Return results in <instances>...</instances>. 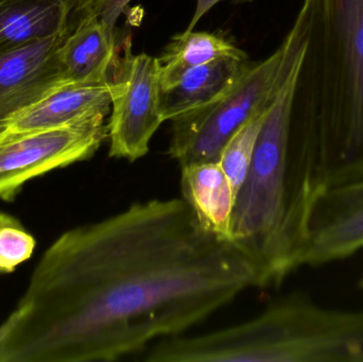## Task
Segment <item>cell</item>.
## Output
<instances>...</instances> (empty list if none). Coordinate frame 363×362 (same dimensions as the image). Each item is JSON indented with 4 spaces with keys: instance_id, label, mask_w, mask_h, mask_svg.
I'll use <instances>...</instances> for the list:
<instances>
[{
    "instance_id": "cell-4",
    "label": "cell",
    "mask_w": 363,
    "mask_h": 362,
    "mask_svg": "<svg viewBox=\"0 0 363 362\" xmlns=\"http://www.w3.org/2000/svg\"><path fill=\"white\" fill-rule=\"evenodd\" d=\"M286 47L251 67L221 97L172 119L169 153L181 167L219 161L230 138L270 104L285 65Z\"/></svg>"
},
{
    "instance_id": "cell-12",
    "label": "cell",
    "mask_w": 363,
    "mask_h": 362,
    "mask_svg": "<svg viewBox=\"0 0 363 362\" xmlns=\"http://www.w3.org/2000/svg\"><path fill=\"white\" fill-rule=\"evenodd\" d=\"M121 52L115 29L87 15L57 51L66 83L108 82Z\"/></svg>"
},
{
    "instance_id": "cell-16",
    "label": "cell",
    "mask_w": 363,
    "mask_h": 362,
    "mask_svg": "<svg viewBox=\"0 0 363 362\" xmlns=\"http://www.w3.org/2000/svg\"><path fill=\"white\" fill-rule=\"evenodd\" d=\"M269 106L252 117L226 144L218 163L225 172L235 193L242 186L255 150L258 134L262 129Z\"/></svg>"
},
{
    "instance_id": "cell-7",
    "label": "cell",
    "mask_w": 363,
    "mask_h": 362,
    "mask_svg": "<svg viewBox=\"0 0 363 362\" xmlns=\"http://www.w3.org/2000/svg\"><path fill=\"white\" fill-rule=\"evenodd\" d=\"M106 118L97 116L55 129L0 135V199L11 201L31 179L91 159L108 138Z\"/></svg>"
},
{
    "instance_id": "cell-17",
    "label": "cell",
    "mask_w": 363,
    "mask_h": 362,
    "mask_svg": "<svg viewBox=\"0 0 363 362\" xmlns=\"http://www.w3.org/2000/svg\"><path fill=\"white\" fill-rule=\"evenodd\" d=\"M35 239L19 225L0 229V273L14 271L19 264L28 261L35 249Z\"/></svg>"
},
{
    "instance_id": "cell-21",
    "label": "cell",
    "mask_w": 363,
    "mask_h": 362,
    "mask_svg": "<svg viewBox=\"0 0 363 362\" xmlns=\"http://www.w3.org/2000/svg\"><path fill=\"white\" fill-rule=\"evenodd\" d=\"M362 287L363 288V278H362Z\"/></svg>"
},
{
    "instance_id": "cell-3",
    "label": "cell",
    "mask_w": 363,
    "mask_h": 362,
    "mask_svg": "<svg viewBox=\"0 0 363 362\" xmlns=\"http://www.w3.org/2000/svg\"><path fill=\"white\" fill-rule=\"evenodd\" d=\"M292 120L318 142L326 186L363 179V0H306Z\"/></svg>"
},
{
    "instance_id": "cell-2",
    "label": "cell",
    "mask_w": 363,
    "mask_h": 362,
    "mask_svg": "<svg viewBox=\"0 0 363 362\" xmlns=\"http://www.w3.org/2000/svg\"><path fill=\"white\" fill-rule=\"evenodd\" d=\"M304 49L287 47L281 80L235 203L232 242L255 268L258 288L279 286L302 267L311 210L328 187L317 142L291 121Z\"/></svg>"
},
{
    "instance_id": "cell-1",
    "label": "cell",
    "mask_w": 363,
    "mask_h": 362,
    "mask_svg": "<svg viewBox=\"0 0 363 362\" xmlns=\"http://www.w3.org/2000/svg\"><path fill=\"white\" fill-rule=\"evenodd\" d=\"M256 285L247 257L183 198L136 202L51 244L0 325V362L117 361Z\"/></svg>"
},
{
    "instance_id": "cell-6",
    "label": "cell",
    "mask_w": 363,
    "mask_h": 362,
    "mask_svg": "<svg viewBox=\"0 0 363 362\" xmlns=\"http://www.w3.org/2000/svg\"><path fill=\"white\" fill-rule=\"evenodd\" d=\"M123 57L111 74L112 112L108 123V155L135 162L150 149V142L164 123L160 106L157 57L133 55L129 38L123 43Z\"/></svg>"
},
{
    "instance_id": "cell-18",
    "label": "cell",
    "mask_w": 363,
    "mask_h": 362,
    "mask_svg": "<svg viewBox=\"0 0 363 362\" xmlns=\"http://www.w3.org/2000/svg\"><path fill=\"white\" fill-rule=\"evenodd\" d=\"M132 0H82L85 16L91 15L115 29L117 21Z\"/></svg>"
},
{
    "instance_id": "cell-19",
    "label": "cell",
    "mask_w": 363,
    "mask_h": 362,
    "mask_svg": "<svg viewBox=\"0 0 363 362\" xmlns=\"http://www.w3.org/2000/svg\"><path fill=\"white\" fill-rule=\"evenodd\" d=\"M220 1H221V0H196V10H194V16H192L191 21H190L189 25H188L187 29H186L185 31H192L194 28L196 27V23L201 21V18H202L207 12H209L213 6L219 4ZM235 1L252 2L253 0H235Z\"/></svg>"
},
{
    "instance_id": "cell-5",
    "label": "cell",
    "mask_w": 363,
    "mask_h": 362,
    "mask_svg": "<svg viewBox=\"0 0 363 362\" xmlns=\"http://www.w3.org/2000/svg\"><path fill=\"white\" fill-rule=\"evenodd\" d=\"M279 324V362H363V310L323 307L294 293L270 304Z\"/></svg>"
},
{
    "instance_id": "cell-14",
    "label": "cell",
    "mask_w": 363,
    "mask_h": 362,
    "mask_svg": "<svg viewBox=\"0 0 363 362\" xmlns=\"http://www.w3.org/2000/svg\"><path fill=\"white\" fill-rule=\"evenodd\" d=\"M181 189L202 227L222 239L232 242L236 193L218 162L182 167Z\"/></svg>"
},
{
    "instance_id": "cell-11",
    "label": "cell",
    "mask_w": 363,
    "mask_h": 362,
    "mask_svg": "<svg viewBox=\"0 0 363 362\" xmlns=\"http://www.w3.org/2000/svg\"><path fill=\"white\" fill-rule=\"evenodd\" d=\"M82 0H0V55L25 43L72 33Z\"/></svg>"
},
{
    "instance_id": "cell-8",
    "label": "cell",
    "mask_w": 363,
    "mask_h": 362,
    "mask_svg": "<svg viewBox=\"0 0 363 362\" xmlns=\"http://www.w3.org/2000/svg\"><path fill=\"white\" fill-rule=\"evenodd\" d=\"M362 248L363 179L326 187L311 210L301 265H328Z\"/></svg>"
},
{
    "instance_id": "cell-15",
    "label": "cell",
    "mask_w": 363,
    "mask_h": 362,
    "mask_svg": "<svg viewBox=\"0 0 363 362\" xmlns=\"http://www.w3.org/2000/svg\"><path fill=\"white\" fill-rule=\"evenodd\" d=\"M225 57H249L245 51L217 34L194 30L177 34L157 57L160 87L172 86L190 68Z\"/></svg>"
},
{
    "instance_id": "cell-20",
    "label": "cell",
    "mask_w": 363,
    "mask_h": 362,
    "mask_svg": "<svg viewBox=\"0 0 363 362\" xmlns=\"http://www.w3.org/2000/svg\"><path fill=\"white\" fill-rule=\"evenodd\" d=\"M19 221L15 219L14 217L9 216V215L2 214L0 213V229L8 225H19Z\"/></svg>"
},
{
    "instance_id": "cell-10",
    "label": "cell",
    "mask_w": 363,
    "mask_h": 362,
    "mask_svg": "<svg viewBox=\"0 0 363 362\" xmlns=\"http://www.w3.org/2000/svg\"><path fill=\"white\" fill-rule=\"evenodd\" d=\"M112 93L111 80L98 84L66 83L15 117L0 135L55 129L93 117H106Z\"/></svg>"
},
{
    "instance_id": "cell-9",
    "label": "cell",
    "mask_w": 363,
    "mask_h": 362,
    "mask_svg": "<svg viewBox=\"0 0 363 362\" xmlns=\"http://www.w3.org/2000/svg\"><path fill=\"white\" fill-rule=\"evenodd\" d=\"M69 34L31 40L0 55V133L23 111L66 84L57 51Z\"/></svg>"
},
{
    "instance_id": "cell-13",
    "label": "cell",
    "mask_w": 363,
    "mask_h": 362,
    "mask_svg": "<svg viewBox=\"0 0 363 362\" xmlns=\"http://www.w3.org/2000/svg\"><path fill=\"white\" fill-rule=\"evenodd\" d=\"M251 65L249 57H225L190 68L174 85L160 91V106L164 120H172L215 101Z\"/></svg>"
}]
</instances>
